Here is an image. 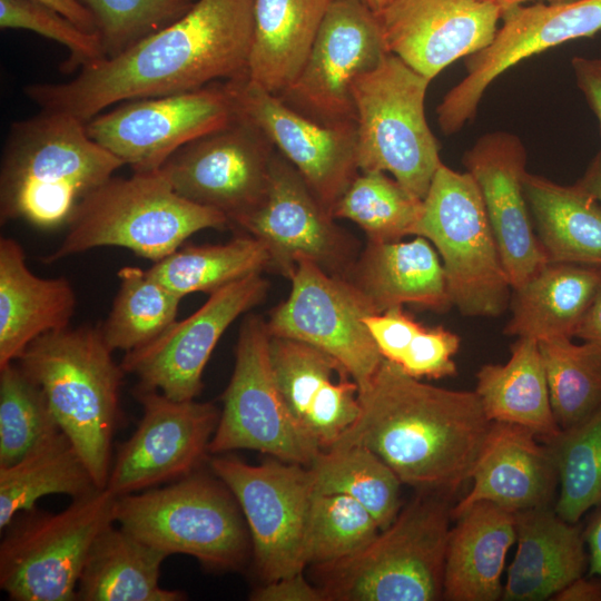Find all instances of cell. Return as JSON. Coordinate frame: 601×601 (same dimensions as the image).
<instances>
[{
  "mask_svg": "<svg viewBox=\"0 0 601 601\" xmlns=\"http://www.w3.org/2000/svg\"><path fill=\"white\" fill-rule=\"evenodd\" d=\"M254 0H198L178 20L121 53L81 68L69 81L32 83L42 110L86 122L124 101L183 93L247 75Z\"/></svg>",
  "mask_w": 601,
  "mask_h": 601,
  "instance_id": "cell-1",
  "label": "cell"
},
{
  "mask_svg": "<svg viewBox=\"0 0 601 601\" xmlns=\"http://www.w3.org/2000/svg\"><path fill=\"white\" fill-rule=\"evenodd\" d=\"M358 400L332 446H366L421 492L450 495L470 480L492 426L475 392L422 383L383 358Z\"/></svg>",
  "mask_w": 601,
  "mask_h": 601,
  "instance_id": "cell-2",
  "label": "cell"
},
{
  "mask_svg": "<svg viewBox=\"0 0 601 601\" xmlns=\"http://www.w3.org/2000/svg\"><path fill=\"white\" fill-rule=\"evenodd\" d=\"M122 166L90 138L83 121L41 109L11 124L0 165V221L45 230L67 226L80 201Z\"/></svg>",
  "mask_w": 601,
  "mask_h": 601,
  "instance_id": "cell-3",
  "label": "cell"
},
{
  "mask_svg": "<svg viewBox=\"0 0 601 601\" xmlns=\"http://www.w3.org/2000/svg\"><path fill=\"white\" fill-rule=\"evenodd\" d=\"M99 326L49 332L16 361L43 391L51 411L92 475L105 489L121 408V364Z\"/></svg>",
  "mask_w": 601,
  "mask_h": 601,
  "instance_id": "cell-4",
  "label": "cell"
},
{
  "mask_svg": "<svg viewBox=\"0 0 601 601\" xmlns=\"http://www.w3.org/2000/svg\"><path fill=\"white\" fill-rule=\"evenodd\" d=\"M422 492L358 552L312 566L325 601H435L443 577L451 508Z\"/></svg>",
  "mask_w": 601,
  "mask_h": 601,
  "instance_id": "cell-5",
  "label": "cell"
},
{
  "mask_svg": "<svg viewBox=\"0 0 601 601\" xmlns=\"http://www.w3.org/2000/svg\"><path fill=\"white\" fill-rule=\"evenodd\" d=\"M229 227L227 217L179 196L159 173L110 177L77 206L47 264L98 247H121L155 262L193 234Z\"/></svg>",
  "mask_w": 601,
  "mask_h": 601,
  "instance_id": "cell-6",
  "label": "cell"
},
{
  "mask_svg": "<svg viewBox=\"0 0 601 601\" xmlns=\"http://www.w3.org/2000/svg\"><path fill=\"white\" fill-rule=\"evenodd\" d=\"M229 489L193 472L164 487L116 497L115 522L142 542L170 554L194 556L218 571L239 569L250 535Z\"/></svg>",
  "mask_w": 601,
  "mask_h": 601,
  "instance_id": "cell-7",
  "label": "cell"
},
{
  "mask_svg": "<svg viewBox=\"0 0 601 601\" xmlns=\"http://www.w3.org/2000/svg\"><path fill=\"white\" fill-rule=\"evenodd\" d=\"M430 82L387 53L352 87L359 171L388 173L421 199L443 164L425 116Z\"/></svg>",
  "mask_w": 601,
  "mask_h": 601,
  "instance_id": "cell-8",
  "label": "cell"
},
{
  "mask_svg": "<svg viewBox=\"0 0 601 601\" xmlns=\"http://www.w3.org/2000/svg\"><path fill=\"white\" fill-rule=\"evenodd\" d=\"M415 236L428 239L445 272L452 306L471 317L501 315L512 289L479 187L442 164L423 199Z\"/></svg>",
  "mask_w": 601,
  "mask_h": 601,
  "instance_id": "cell-9",
  "label": "cell"
},
{
  "mask_svg": "<svg viewBox=\"0 0 601 601\" xmlns=\"http://www.w3.org/2000/svg\"><path fill=\"white\" fill-rule=\"evenodd\" d=\"M109 490L75 499L58 513L14 518L0 544V588L13 601H73L88 552L115 522Z\"/></svg>",
  "mask_w": 601,
  "mask_h": 601,
  "instance_id": "cell-10",
  "label": "cell"
},
{
  "mask_svg": "<svg viewBox=\"0 0 601 601\" xmlns=\"http://www.w3.org/2000/svg\"><path fill=\"white\" fill-rule=\"evenodd\" d=\"M266 321L249 315L240 325L230 381L209 443L210 454L254 450L309 466L322 451L299 425L276 383Z\"/></svg>",
  "mask_w": 601,
  "mask_h": 601,
  "instance_id": "cell-11",
  "label": "cell"
},
{
  "mask_svg": "<svg viewBox=\"0 0 601 601\" xmlns=\"http://www.w3.org/2000/svg\"><path fill=\"white\" fill-rule=\"evenodd\" d=\"M209 465L242 510L262 580L269 582L303 572L314 494L309 467L278 459L253 465L227 456L214 457Z\"/></svg>",
  "mask_w": 601,
  "mask_h": 601,
  "instance_id": "cell-12",
  "label": "cell"
},
{
  "mask_svg": "<svg viewBox=\"0 0 601 601\" xmlns=\"http://www.w3.org/2000/svg\"><path fill=\"white\" fill-rule=\"evenodd\" d=\"M275 150L237 111L227 125L176 150L158 170L179 196L223 213L233 227L264 201Z\"/></svg>",
  "mask_w": 601,
  "mask_h": 601,
  "instance_id": "cell-13",
  "label": "cell"
},
{
  "mask_svg": "<svg viewBox=\"0 0 601 601\" xmlns=\"http://www.w3.org/2000/svg\"><path fill=\"white\" fill-rule=\"evenodd\" d=\"M237 115L224 83L124 101L85 122L91 139L135 173L158 170L184 145L221 128Z\"/></svg>",
  "mask_w": 601,
  "mask_h": 601,
  "instance_id": "cell-14",
  "label": "cell"
},
{
  "mask_svg": "<svg viewBox=\"0 0 601 601\" xmlns=\"http://www.w3.org/2000/svg\"><path fill=\"white\" fill-rule=\"evenodd\" d=\"M290 293L266 321L270 336L312 345L336 358L357 383L366 386L381 355L364 318L376 314L346 279L300 259L290 276Z\"/></svg>",
  "mask_w": 601,
  "mask_h": 601,
  "instance_id": "cell-15",
  "label": "cell"
},
{
  "mask_svg": "<svg viewBox=\"0 0 601 601\" xmlns=\"http://www.w3.org/2000/svg\"><path fill=\"white\" fill-rule=\"evenodd\" d=\"M233 228L259 239L269 255L268 270L287 278L300 259L344 278L361 252L357 240L335 223L298 170L277 150L264 201Z\"/></svg>",
  "mask_w": 601,
  "mask_h": 601,
  "instance_id": "cell-16",
  "label": "cell"
},
{
  "mask_svg": "<svg viewBox=\"0 0 601 601\" xmlns=\"http://www.w3.org/2000/svg\"><path fill=\"white\" fill-rule=\"evenodd\" d=\"M387 53L376 13L361 0H333L302 71L278 97L318 124H356L353 83Z\"/></svg>",
  "mask_w": 601,
  "mask_h": 601,
  "instance_id": "cell-17",
  "label": "cell"
},
{
  "mask_svg": "<svg viewBox=\"0 0 601 601\" xmlns=\"http://www.w3.org/2000/svg\"><path fill=\"white\" fill-rule=\"evenodd\" d=\"M493 41L466 58V76L436 108L443 134L473 120L486 88L504 71L534 55L601 31V0L534 2L502 13Z\"/></svg>",
  "mask_w": 601,
  "mask_h": 601,
  "instance_id": "cell-18",
  "label": "cell"
},
{
  "mask_svg": "<svg viewBox=\"0 0 601 601\" xmlns=\"http://www.w3.org/2000/svg\"><path fill=\"white\" fill-rule=\"evenodd\" d=\"M142 416L111 463L106 489L115 496L177 481L196 471L217 427L220 412L209 402L176 401L137 385Z\"/></svg>",
  "mask_w": 601,
  "mask_h": 601,
  "instance_id": "cell-19",
  "label": "cell"
},
{
  "mask_svg": "<svg viewBox=\"0 0 601 601\" xmlns=\"http://www.w3.org/2000/svg\"><path fill=\"white\" fill-rule=\"evenodd\" d=\"M267 290L262 274L217 289L190 316L176 321L147 345L125 353L124 371L136 376L139 385L173 400H195L218 341L238 316L264 302Z\"/></svg>",
  "mask_w": 601,
  "mask_h": 601,
  "instance_id": "cell-20",
  "label": "cell"
},
{
  "mask_svg": "<svg viewBox=\"0 0 601 601\" xmlns=\"http://www.w3.org/2000/svg\"><path fill=\"white\" fill-rule=\"evenodd\" d=\"M237 111L255 122L302 175L315 196L333 209L358 175L356 124L325 126L297 112L247 75L226 80Z\"/></svg>",
  "mask_w": 601,
  "mask_h": 601,
  "instance_id": "cell-21",
  "label": "cell"
},
{
  "mask_svg": "<svg viewBox=\"0 0 601 601\" xmlns=\"http://www.w3.org/2000/svg\"><path fill=\"white\" fill-rule=\"evenodd\" d=\"M376 16L388 52L432 80L486 48L502 10L489 0H391Z\"/></svg>",
  "mask_w": 601,
  "mask_h": 601,
  "instance_id": "cell-22",
  "label": "cell"
},
{
  "mask_svg": "<svg viewBox=\"0 0 601 601\" xmlns=\"http://www.w3.org/2000/svg\"><path fill=\"white\" fill-rule=\"evenodd\" d=\"M463 164L481 193L510 285L518 288L549 262L524 194L525 147L512 132L492 131L465 151Z\"/></svg>",
  "mask_w": 601,
  "mask_h": 601,
  "instance_id": "cell-23",
  "label": "cell"
},
{
  "mask_svg": "<svg viewBox=\"0 0 601 601\" xmlns=\"http://www.w3.org/2000/svg\"><path fill=\"white\" fill-rule=\"evenodd\" d=\"M276 383L299 425L327 450L359 414V387L329 354L306 343L270 336Z\"/></svg>",
  "mask_w": 601,
  "mask_h": 601,
  "instance_id": "cell-24",
  "label": "cell"
},
{
  "mask_svg": "<svg viewBox=\"0 0 601 601\" xmlns=\"http://www.w3.org/2000/svg\"><path fill=\"white\" fill-rule=\"evenodd\" d=\"M523 426L492 422L470 479L467 494L451 509L455 520L479 502H490L514 513L549 506L558 486L553 456Z\"/></svg>",
  "mask_w": 601,
  "mask_h": 601,
  "instance_id": "cell-25",
  "label": "cell"
},
{
  "mask_svg": "<svg viewBox=\"0 0 601 601\" xmlns=\"http://www.w3.org/2000/svg\"><path fill=\"white\" fill-rule=\"evenodd\" d=\"M376 314L404 304L444 312L452 306L439 253L423 236L371 242L344 276Z\"/></svg>",
  "mask_w": 601,
  "mask_h": 601,
  "instance_id": "cell-26",
  "label": "cell"
},
{
  "mask_svg": "<svg viewBox=\"0 0 601 601\" xmlns=\"http://www.w3.org/2000/svg\"><path fill=\"white\" fill-rule=\"evenodd\" d=\"M518 548L503 587L504 601H543L583 575L584 533L550 506L515 513Z\"/></svg>",
  "mask_w": 601,
  "mask_h": 601,
  "instance_id": "cell-27",
  "label": "cell"
},
{
  "mask_svg": "<svg viewBox=\"0 0 601 601\" xmlns=\"http://www.w3.org/2000/svg\"><path fill=\"white\" fill-rule=\"evenodd\" d=\"M77 304L65 277L42 278L26 263L22 246L0 239V368L16 362L28 345L49 332L69 327Z\"/></svg>",
  "mask_w": 601,
  "mask_h": 601,
  "instance_id": "cell-28",
  "label": "cell"
},
{
  "mask_svg": "<svg viewBox=\"0 0 601 601\" xmlns=\"http://www.w3.org/2000/svg\"><path fill=\"white\" fill-rule=\"evenodd\" d=\"M450 530L443 598L495 601L502 598L505 558L516 541L515 513L490 502L472 505Z\"/></svg>",
  "mask_w": 601,
  "mask_h": 601,
  "instance_id": "cell-29",
  "label": "cell"
},
{
  "mask_svg": "<svg viewBox=\"0 0 601 601\" xmlns=\"http://www.w3.org/2000/svg\"><path fill=\"white\" fill-rule=\"evenodd\" d=\"M333 0H254L247 78L279 96L296 80Z\"/></svg>",
  "mask_w": 601,
  "mask_h": 601,
  "instance_id": "cell-30",
  "label": "cell"
},
{
  "mask_svg": "<svg viewBox=\"0 0 601 601\" xmlns=\"http://www.w3.org/2000/svg\"><path fill=\"white\" fill-rule=\"evenodd\" d=\"M601 283V267L548 262L511 297L505 334L518 337H573Z\"/></svg>",
  "mask_w": 601,
  "mask_h": 601,
  "instance_id": "cell-31",
  "label": "cell"
},
{
  "mask_svg": "<svg viewBox=\"0 0 601 601\" xmlns=\"http://www.w3.org/2000/svg\"><path fill=\"white\" fill-rule=\"evenodd\" d=\"M112 523L95 539L78 585V601H181L183 592L159 585L168 556Z\"/></svg>",
  "mask_w": 601,
  "mask_h": 601,
  "instance_id": "cell-32",
  "label": "cell"
},
{
  "mask_svg": "<svg viewBox=\"0 0 601 601\" xmlns=\"http://www.w3.org/2000/svg\"><path fill=\"white\" fill-rule=\"evenodd\" d=\"M523 187L548 260L601 267V205L578 183L560 185L526 171Z\"/></svg>",
  "mask_w": 601,
  "mask_h": 601,
  "instance_id": "cell-33",
  "label": "cell"
},
{
  "mask_svg": "<svg viewBox=\"0 0 601 601\" xmlns=\"http://www.w3.org/2000/svg\"><path fill=\"white\" fill-rule=\"evenodd\" d=\"M476 380L474 392L491 422L523 426L543 442L561 431L552 412L536 339L519 337L511 346L510 359L483 365Z\"/></svg>",
  "mask_w": 601,
  "mask_h": 601,
  "instance_id": "cell-34",
  "label": "cell"
},
{
  "mask_svg": "<svg viewBox=\"0 0 601 601\" xmlns=\"http://www.w3.org/2000/svg\"><path fill=\"white\" fill-rule=\"evenodd\" d=\"M98 489L62 432L17 463L0 466V529H6L18 513L35 509L46 495L66 494L75 500Z\"/></svg>",
  "mask_w": 601,
  "mask_h": 601,
  "instance_id": "cell-35",
  "label": "cell"
},
{
  "mask_svg": "<svg viewBox=\"0 0 601 601\" xmlns=\"http://www.w3.org/2000/svg\"><path fill=\"white\" fill-rule=\"evenodd\" d=\"M268 266L265 245L244 234L225 244L180 246L147 270L183 298L198 292L211 294L234 282L262 274Z\"/></svg>",
  "mask_w": 601,
  "mask_h": 601,
  "instance_id": "cell-36",
  "label": "cell"
},
{
  "mask_svg": "<svg viewBox=\"0 0 601 601\" xmlns=\"http://www.w3.org/2000/svg\"><path fill=\"white\" fill-rule=\"evenodd\" d=\"M314 492L339 493L367 509L381 530L401 511V480L373 451L358 444L322 450L308 466Z\"/></svg>",
  "mask_w": 601,
  "mask_h": 601,
  "instance_id": "cell-37",
  "label": "cell"
},
{
  "mask_svg": "<svg viewBox=\"0 0 601 601\" xmlns=\"http://www.w3.org/2000/svg\"><path fill=\"white\" fill-rule=\"evenodd\" d=\"M117 276V294L99 328L114 352L127 353L152 342L177 321L181 297L139 267H122Z\"/></svg>",
  "mask_w": 601,
  "mask_h": 601,
  "instance_id": "cell-38",
  "label": "cell"
},
{
  "mask_svg": "<svg viewBox=\"0 0 601 601\" xmlns=\"http://www.w3.org/2000/svg\"><path fill=\"white\" fill-rule=\"evenodd\" d=\"M383 358L415 378H442L456 373L453 356L460 347L456 334L427 327L408 315L403 306L372 314L364 319Z\"/></svg>",
  "mask_w": 601,
  "mask_h": 601,
  "instance_id": "cell-39",
  "label": "cell"
},
{
  "mask_svg": "<svg viewBox=\"0 0 601 601\" xmlns=\"http://www.w3.org/2000/svg\"><path fill=\"white\" fill-rule=\"evenodd\" d=\"M571 338L539 341L551 407L561 430L581 423L601 406V347Z\"/></svg>",
  "mask_w": 601,
  "mask_h": 601,
  "instance_id": "cell-40",
  "label": "cell"
},
{
  "mask_svg": "<svg viewBox=\"0 0 601 601\" xmlns=\"http://www.w3.org/2000/svg\"><path fill=\"white\" fill-rule=\"evenodd\" d=\"M544 444L558 472L554 511L563 520L578 523L589 510L601 506V406Z\"/></svg>",
  "mask_w": 601,
  "mask_h": 601,
  "instance_id": "cell-41",
  "label": "cell"
},
{
  "mask_svg": "<svg viewBox=\"0 0 601 601\" xmlns=\"http://www.w3.org/2000/svg\"><path fill=\"white\" fill-rule=\"evenodd\" d=\"M423 199L384 171H359L333 209L334 218L357 224L371 242L414 235Z\"/></svg>",
  "mask_w": 601,
  "mask_h": 601,
  "instance_id": "cell-42",
  "label": "cell"
},
{
  "mask_svg": "<svg viewBox=\"0 0 601 601\" xmlns=\"http://www.w3.org/2000/svg\"><path fill=\"white\" fill-rule=\"evenodd\" d=\"M62 433L42 388L13 362L0 368V466Z\"/></svg>",
  "mask_w": 601,
  "mask_h": 601,
  "instance_id": "cell-43",
  "label": "cell"
},
{
  "mask_svg": "<svg viewBox=\"0 0 601 601\" xmlns=\"http://www.w3.org/2000/svg\"><path fill=\"white\" fill-rule=\"evenodd\" d=\"M380 531L372 513L353 497L314 492L304 541L306 566L345 559L371 543Z\"/></svg>",
  "mask_w": 601,
  "mask_h": 601,
  "instance_id": "cell-44",
  "label": "cell"
},
{
  "mask_svg": "<svg viewBox=\"0 0 601 601\" xmlns=\"http://www.w3.org/2000/svg\"><path fill=\"white\" fill-rule=\"evenodd\" d=\"M93 17L107 58L181 18L193 0H78Z\"/></svg>",
  "mask_w": 601,
  "mask_h": 601,
  "instance_id": "cell-45",
  "label": "cell"
},
{
  "mask_svg": "<svg viewBox=\"0 0 601 601\" xmlns=\"http://www.w3.org/2000/svg\"><path fill=\"white\" fill-rule=\"evenodd\" d=\"M0 28L24 29L65 46L70 55L65 72L85 68L107 58L100 37L79 27L56 9L37 0H0Z\"/></svg>",
  "mask_w": 601,
  "mask_h": 601,
  "instance_id": "cell-46",
  "label": "cell"
},
{
  "mask_svg": "<svg viewBox=\"0 0 601 601\" xmlns=\"http://www.w3.org/2000/svg\"><path fill=\"white\" fill-rule=\"evenodd\" d=\"M253 601H325L319 588L309 583L303 572L264 582L249 594Z\"/></svg>",
  "mask_w": 601,
  "mask_h": 601,
  "instance_id": "cell-47",
  "label": "cell"
},
{
  "mask_svg": "<svg viewBox=\"0 0 601 601\" xmlns=\"http://www.w3.org/2000/svg\"><path fill=\"white\" fill-rule=\"evenodd\" d=\"M571 66L577 86L597 117L601 131V56H577Z\"/></svg>",
  "mask_w": 601,
  "mask_h": 601,
  "instance_id": "cell-48",
  "label": "cell"
},
{
  "mask_svg": "<svg viewBox=\"0 0 601 601\" xmlns=\"http://www.w3.org/2000/svg\"><path fill=\"white\" fill-rule=\"evenodd\" d=\"M573 337L593 343L601 347V283L580 323Z\"/></svg>",
  "mask_w": 601,
  "mask_h": 601,
  "instance_id": "cell-49",
  "label": "cell"
},
{
  "mask_svg": "<svg viewBox=\"0 0 601 601\" xmlns=\"http://www.w3.org/2000/svg\"><path fill=\"white\" fill-rule=\"evenodd\" d=\"M585 579L582 575L570 582L552 599L556 601H601V578Z\"/></svg>",
  "mask_w": 601,
  "mask_h": 601,
  "instance_id": "cell-50",
  "label": "cell"
},
{
  "mask_svg": "<svg viewBox=\"0 0 601 601\" xmlns=\"http://www.w3.org/2000/svg\"><path fill=\"white\" fill-rule=\"evenodd\" d=\"M42 2L89 32H96V23L91 13L78 0H37Z\"/></svg>",
  "mask_w": 601,
  "mask_h": 601,
  "instance_id": "cell-51",
  "label": "cell"
},
{
  "mask_svg": "<svg viewBox=\"0 0 601 601\" xmlns=\"http://www.w3.org/2000/svg\"><path fill=\"white\" fill-rule=\"evenodd\" d=\"M583 533L589 551V573L601 578V510Z\"/></svg>",
  "mask_w": 601,
  "mask_h": 601,
  "instance_id": "cell-52",
  "label": "cell"
},
{
  "mask_svg": "<svg viewBox=\"0 0 601 601\" xmlns=\"http://www.w3.org/2000/svg\"><path fill=\"white\" fill-rule=\"evenodd\" d=\"M577 183L601 205V152L594 156Z\"/></svg>",
  "mask_w": 601,
  "mask_h": 601,
  "instance_id": "cell-53",
  "label": "cell"
},
{
  "mask_svg": "<svg viewBox=\"0 0 601 601\" xmlns=\"http://www.w3.org/2000/svg\"><path fill=\"white\" fill-rule=\"evenodd\" d=\"M496 4L501 10L502 13L511 8L524 6L529 3L534 2H562V1H570V0H489Z\"/></svg>",
  "mask_w": 601,
  "mask_h": 601,
  "instance_id": "cell-54",
  "label": "cell"
},
{
  "mask_svg": "<svg viewBox=\"0 0 601 601\" xmlns=\"http://www.w3.org/2000/svg\"><path fill=\"white\" fill-rule=\"evenodd\" d=\"M374 13H380L391 0H361Z\"/></svg>",
  "mask_w": 601,
  "mask_h": 601,
  "instance_id": "cell-55",
  "label": "cell"
}]
</instances>
